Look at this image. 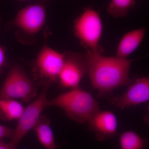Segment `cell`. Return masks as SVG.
Instances as JSON below:
<instances>
[{
    "label": "cell",
    "instance_id": "obj_1",
    "mask_svg": "<svg viewBox=\"0 0 149 149\" xmlns=\"http://www.w3.org/2000/svg\"><path fill=\"white\" fill-rule=\"evenodd\" d=\"M101 54L88 50L84 55L91 83L98 91L99 96L133 83L129 71L135 60L105 56Z\"/></svg>",
    "mask_w": 149,
    "mask_h": 149
},
{
    "label": "cell",
    "instance_id": "obj_2",
    "mask_svg": "<svg viewBox=\"0 0 149 149\" xmlns=\"http://www.w3.org/2000/svg\"><path fill=\"white\" fill-rule=\"evenodd\" d=\"M48 107L60 108L73 121L83 124L88 122L97 112L99 104L90 93L80 88L70 90L48 101Z\"/></svg>",
    "mask_w": 149,
    "mask_h": 149
},
{
    "label": "cell",
    "instance_id": "obj_3",
    "mask_svg": "<svg viewBox=\"0 0 149 149\" xmlns=\"http://www.w3.org/2000/svg\"><path fill=\"white\" fill-rule=\"evenodd\" d=\"M37 96V89L24 70L14 65L9 71L0 89V99H20L32 101Z\"/></svg>",
    "mask_w": 149,
    "mask_h": 149
},
{
    "label": "cell",
    "instance_id": "obj_4",
    "mask_svg": "<svg viewBox=\"0 0 149 149\" xmlns=\"http://www.w3.org/2000/svg\"><path fill=\"white\" fill-rule=\"evenodd\" d=\"M73 31L88 50L101 53L99 42L102 32V23L97 12L92 8L85 10L75 20Z\"/></svg>",
    "mask_w": 149,
    "mask_h": 149
},
{
    "label": "cell",
    "instance_id": "obj_5",
    "mask_svg": "<svg viewBox=\"0 0 149 149\" xmlns=\"http://www.w3.org/2000/svg\"><path fill=\"white\" fill-rule=\"evenodd\" d=\"M50 86L49 84L44 85L42 90L38 97L29 104L18 120L17 125L14 130L10 142L8 143L11 149H17L19 142L29 131L34 128L42 113L48 107L47 92Z\"/></svg>",
    "mask_w": 149,
    "mask_h": 149
},
{
    "label": "cell",
    "instance_id": "obj_6",
    "mask_svg": "<svg viewBox=\"0 0 149 149\" xmlns=\"http://www.w3.org/2000/svg\"><path fill=\"white\" fill-rule=\"evenodd\" d=\"M65 55L45 45L35 62V72L44 84L51 85L58 81L64 64Z\"/></svg>",
    "mask_w": 149,
    "mask_h": 149
},
{
    "label": "cell",
    "instance_id": "obj_7",
    "mask_svg": "<svg viewBox=\"0 0 149 149\" xmlns=\"http://www.w3.org/2000/svg\"><path fill=\"white\" fill-rule=\"evenodd\" d=\"M65 55L64 64L58 80L63 88H79L82 78L88 72L84 56L77 52L65 53Z\"/></svg>",
    "mask_w": 149,
    "mask_h": 149
},
{
    "label": "cell",
    "instance_id": "obj_8",
    "mask_svg": "<svg viewBox=\"0 0 149 149\" xmlns=\"http://www.w3.org/2000/svg\"><path fill=\"white\" fill-rule=\"evenodd\" d=\"M46 16L45 7L43 5H29L18 12L14 19L13 25L27 35H35L44 27Z\"/></svg>",
    "mask_w": 149,
    "mask_h": 149
},
{
    "label": "cell",
    "instance_id": "obj_9",
    "mask_svg": "<svg viewBox=\"0 0 149 149\" xmlns=\"http://www.w3.org/2000/svg\"><path fill=\"white\" fill-rule=\"evenodd\" d=\"M149 100V78L144 77L133 81L125 93L111 98L109 102L118 108L124 109L146 102Z\"/></svg>",
    "mask_w": 149,
    "mask_h": 149
},
{
    "label": "cell",
    "instance_id": "obj_10",
    "mask_svg": "<svg viewBox=\"0 0 149 149\" xmlns=\"http://www.w3.org/2000/svg\"><path fill=\"white\" fill-rule=\"evenodd\" d=\"M89 128L95 134L98 141H104L115 136L117 133L118 121L113 112L100 111L88 121Z\"/></svg>",
    "mask_w": 149,
    "mask_h": 149
},
{
    "label": "cell",
    "instance_id": "obj_11",
    "mask_svg": "<svg viewBox=\"0 0 149 149\" xmlns=\"http://www.w3.org/2000/svg\"><path fill=\"white\" fill-rule=\"evenodd\" d=\"M146 32V28H141L132 30L123 35L118 44L116 56L127 58L139 47L143 40Z\"/></svg>",
    "mask_w": 149,
    "mask_h": 149
},
{
    "label": "cell",
    "instance_id": "obj_12",
    "mask_svg": "<svg viewBox=\"0 0 149 149\" xmlns=\"http://www.w3.org/2000/svg\"><path fill=\"white\" fill-rule=\"evenodd\" d=\"M33 130L37 134L40 143L46 149H58L49 118L42 114Z\"/></svg>",
    "mask_w": 149,
    "mask_h": 149
},
{
    "label": "cell",
    "instance_id": "obj_13",
    "mask_svg": "<svg viewBox=\"0 0 149 149\" xmlns=\"http://www.w3.org/2000/svg\"><path fill=\"white\" fill-rule=\"evenodd\" d=\"M24 109L21 103L17 100L0 99V118L4 121L18 120Z\"/></svg>",
    "mask_w": 149,
    "mask_h": 149
},
{
    "label": "cell",
    "instance_id": "obj_14",
    "mask_svg": "<svg viewBox=\"0 0 149 149\" xmlns=\"http://www.w3.org/2000/svg\"><path fill=\"white\" fill-rule=\"evenodd\" d=\"M120 149H147L148 141L133 130L120 134L119 138Z\"/></svg>",
    "mask_w": 149,
    "mask_h": 149
},
{
    "label": "cell",
    "instance_id": "obj_15",
    "mask_svg": "<svg viewBox=\"0 0 149 149\" xmlns=\"http://www.w3.org/2000/svg\"><path fill=\"white\" fill-rule=\"evenodd\" d=\"M136 4V1L133 0H113L109 4L107 12L115 18L124 17Z\"/></svg>",
    "mask_w": 149,
    "mask_h": 149
},
{
    "label": "cell",
    "instance_id": "obj_16",
    "mask_svg": "<svg viewBox=\"0 0 149 149\" xmlns=\"http://www.w3.org/2000/svg\"><path fill=\"white\" fill-rule=\"evenodd\" d=\"M14 129L0 124V139L4 138H9L12 137Z\"/></svg>",
    "mask_w": 149,
    "mask_h": 149
},
{
    "label": "cell",
    "instance_id": "obj_17",
    "mask_svg": "<svg viewBox=\"0 0 149 149\" xmlns=\"http://www.w3.org/2000/svg\"><path fill=\"white\" fill-rule=\"evenodd\" d=\"M6 56L4 49L0 46V69L3 66L5 63Z\"/></svg>",
    "mask_w": 149,
    "mask_h": 149
},
{
    "label": "cell",
    "instance_id": "obj_18",
    "mask_svg": "<svg viewBox=\"0 0 149 149\" xmlns=\"http://www.w3.org/2000/svg\"><path fill=\"white\" fill-rule=\"evenodd\" d=\"M0 149H11L8 143H6L3 139H0Z\"/></svg>",
    "mask_w": 149,
    "mask_h": 149
}]
</instances>
